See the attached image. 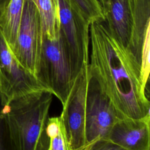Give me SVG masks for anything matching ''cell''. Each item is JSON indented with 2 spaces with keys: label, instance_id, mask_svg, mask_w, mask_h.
<instances>
[{
  "label": "cell",
  "instance_id": "6da1fadb",
  "mask_svg": "<svg viewBox=\"0 0 150 150\" xmlns=\"http://www.w3.org/2000/svg\"><path fill=\"white\" fill-rule=\"evenodd\" d=\"M89 66L96 71L117 111L124 117L150 116L149 90L141 68L132 53L115 39L103 22L90 25Z\"/></svg>",
  "mask_w": 150,
  "mask_h": 150
},
{
  "label": "cell",
  "instance_id": "7a4b0ae2",
  "mask_svg": "<svg viewBox=\"0 0 150 150\" xmlns=\"http://www.w3.org/2000/svg\"><path fill=\"white\" fill-rule=\"evenodd\" d=\"M52 99L53 94L46 89L8 101L1 99V115L12 150H35L46 125Z\"/></svg>",
  "mask_w": 150,
  "mask_h": 150
},
{
  "label": "cell",
  "instance_id": "3957f363",
  "mask_svg": "<svg viewBox=\"0 0 150 150\" xmlns=\"http://www.w3.org/2000/svg\"><path fill=\"white\" fill-rule=\"evenodd\" d=\"M59 35L73 81L89 63L90 22L72 0H57Z\"/></svg>",
  "mask_w": 150,
  "mask_h": 150
},
{
  "label": "cell",
  "instance_id": "277c9868",
  "mask_svg": "<svg viewBox=\"0 0 150 150\" xmlns=\"http://www.w3.org/2000/svg\"><path fill=\"white\" fill-rule=\"evenodd\" d=\"M124 117L106 93L96 71L88 64L86 99V144L98 138L107 139L114 123Z\"/></svg>",
  "mask_w": 150,
  "mask_h": 150
},
{
  "label": "cell",
  "instance_id": "5b68a950",
  "mask_svg": "<svg viewBox=\"0 0 150 150\" xmlns=\"http://www.w3.org/2000/svg\"><path fill=\"white\" fill-rule=\"evenodd\" d=\"M36 78L45 89L49 90L53 95L58 98L62 105L64 104L73 81L59 31L54 39L43 37Z\"/></svg>",
  "mask_w": 150,
  "mask_h": 150
},
{
  "label": "cell",
  "instance_id": "8992f818",
  "mask_svg": "<svg viewBox=\"0 0 150 150\" xmlns=\"http://www.w3.org/2000/svg\"><path fill=\"white\" fill-rule=\"evenodd\" d=\"M43 37L38 9L32 0H25L17 40L11 53L19 64L36 77L39 70Z\"/></svg>",
  "mask_w": 150,
  "mask_h": 150
},
{
  "label": "cell",
  "instance_id": "52a82bcc",
  "mask_svg": "<svg viewBox=\"0 0 150 150\" xmlns=\"http://www.w3.org/2000/svg\"><path fill=\"white\" fill-rule=\"evenodd\" d=\"M88 83V65L73 81L63 105L60 118L69 150H77L86 144V99Z\"/></svg>",
  "mask_w": 150,
  "mask_h": 150
},
{
  "label": "cell",
  "instance_id": "ba28073f",
  "mask_svg": "<svg viewBox=\"0 0 150 150\" xmlns=\"http://www.w3.org/2000/svg\"><path fill=\"white\" fill-rule=\"evenodd\" d=\"M45 89L37 78L23 69L11 53L0 29V98L8 101Z\"/></svg>",
  "mask_w": 150,
  "mask_h": 150
},
{
  "label": "cell",
  "instance_id": "9c48e42d",
  "mask_svg": "<svg viewBox=\"0 0 150 150\" xmlns=\"http://www.w3.org/2000/svg\"><path fill=\"white\" fill-rule=\"evenodd\" d=\"M150 116L122 118L111 127L107 139L128 150H150Z\"/></svg>",
  "mask_w": 150,
  "mask_h": 150
},
{
  "label": "cell",
  "instance_id": "30bf717a",
  "mask_svg": "<svg viewBox=\"0 0 150 150\" xmlns=\"http://www.w3.org/2000/svg\"><path fill=\"white\" fill-rule=\"evenodd\" d=\"M132 0H108L103 9L108 31L127 49L132 32Z\"/></svg>",
  "mask_w": 150,
  "mask_h": 150
},
{
  "label": "cell",
  "instance_id": "8fae6325",
  "mask_svg": "<svg viewBox=\"0 0 150 150\" xmlns=\"http://www.w3.org/2000/svg\"><path fill=\"white\" fill-rule=\"evenodd\" d=\"M132 1V32L128 50L141 66L144 42L150 29V0Z\"/></svg>",
  "mask_w": 150,
  "mask_h": 150
},
{
  "label": "cell",
  "instance_id": "7c38bea8",
  "mask_svg": "<svg viewBox=\"0 0 150 150\" xmlns=\"http://www.w3.org/2000/svg\"><path fill=\"white\" fill-rule=\"evenodd\" d=\"M25 0H10L0 18V29L12 52L17 40Z\"/></svg>",
  "mask_w": 150,
  "mask_h": 150
},
{
  "label": "cell",
  "instance_id": "4fadbf2b",
  "mask_svg": "<svg viewBox=\"0 0 150 150\" xmlns=\"http://www.w3.org/2000/svg\"><path fill=\"white\" fill-rule=\"evenodd\" d=\"M39 14L43 36L49 39L56 38L59 31L57 0H32Z\"/></svg>",
  "mask_w": 150,
  "mask_h": 150
},
{
  "label": "cell",
  "instance_id": "5bb4252c",
  "mask_svg": "<svg viewBox=\"0 0 150 150\" xmlns=\"http://www.w3.org/2000/svg\"><path fill=\"white\" fill-rule=\"evenodd\" d=\"M80 9L90 23L104 22L102 6L98 0H72Z\"/></svg>",
  "mask_w": 150,
  "mask_h": 150
},
{
  "label": "cell",
  "instance_id": "9a60e30c",
  "mask_svg": "<svg viewBox=\"0 0 150 150\" xmlns=\"http://www.w3.org/2000/svg\"><path fill=\"white\" fill-rule=\"evenodd\" d=\"M77 150H128L105 138H98Z\"/></svg>",
  "mask_w": 150,
  "mask_h": 150
},
{
  "label": "cell",
  "instance_id": "2e32d148",
  "mask_svg": "<svg viewBox=\"0 0 150 150\" xmlns=\"http://www.w3.org/2000/svg\"><path fill=\"white\" fill-rule=\"evenodd\" d=\"M47 150H69L63 126L57 135L49 138Z\"/></svg>",
  "mask_w": 150,
  "mask_h": 150
},
{
  "label": "cell",
  "instance_id": "e0dca14e",
  "mask_svg": "<svg viewBox=\"0 0 150 150\" xmlns=\"http://www.w3.org/2000/svg\"><path fill=\"white\" fill-rule=\"evenodd\" d=\"M1 110V99H0ZM0 150H12L0 112Z\"/></svg>",
  "mask_w": 150,
  "mask_h": 150
},
{
  "label": "cell",
  "instance_id": "ac0fdd59",
  "mask_svg": "<svg viewBox=\"0 0 150 150\" xmlns=\"http://www.w3.org/2000/svg\"><path fill=\"white\" fill-rule=\"evenodd\" d=\"M49 144V138L46 134L45 127V128L43 129L42 131L41 132V134L38 141L35 150H47Z\"/></svg>",
  "mask_w": 150,
  "mask_h": 150
},
{
  "label": "cell",
  "instance_id": "d6986e66",
  "mask_svg": "<svg viewBox=\"0 0 150 150\" xmlns=\"http://www.w3.org/2000/svg\"><path fill=\"white\" fill-rule=\"evenodd\" d=\"M10 0H0V18L6 8Z\"/></svg>",
  "mask_w": 150,
  "mask_h": 150
},
{
  "label": "cell",
  "instance_id": "ffe728a7",
  "mask_svg": "<svg viewBox=\"0 0 150 150\" xmlns=\"http://www.w3.org/2000/svg\"><path fill=\"white\" fill-rule=\"evenodd\" d=\"M99 3L100 4L101 6H102V8H103V10L104 9V8L105 7L107 4V1L108 0H98Z\"/></svg>",
  "mask_w": 150,
  "mask_h": 150
}]
</instances>
